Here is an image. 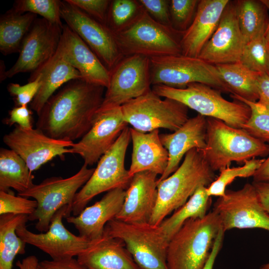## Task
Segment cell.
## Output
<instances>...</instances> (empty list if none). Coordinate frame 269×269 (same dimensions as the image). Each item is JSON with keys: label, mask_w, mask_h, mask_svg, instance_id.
<instances>
[{"label": "cell", "mask_w": 269, "mask_h": 269, "mask_svg": "<svg viewBox=\"0 0 269 269\" xmlns=\"http://www.w3.org/2000/svg\"><path fill=\"white\" fill-rule=\"evenodd\" d=\"M105 88L81 79L68 82L44 105L36 128L48 136L74 141L91 128L104 97Z\"/></svg>", "instance_id": "obj_1"}, {"label": "cell", "mask_w": 269, "mask_h": 269, "mask_svg": "<svg viewBox=\"0 0 269 269\" xmlns=\"http://www.w3.org/2000/svg\"><path fill=\"white\" fill-rule=\"evenodd\" d=\"M216 178L202 150L189 151L176 171L157 181V201L149 223L159 226L169 214L184 205L199 187H208Z\"/></svg>", "instance_id": "obj_2"}, {"label": "cell", "mask_w": 269, "mask_h": 269, "mask_svg": "<svg viewBox=\"0 0 269 269\" xmlns=\"http://www.w3.org/2000/svg\"><path fill=\"white\" fill-rule=\"evenodd\" d=\"M221 229L213 210L203 218L187 220L168 243V269H202Z\"/></svg>", "instance_id": "obj_3"}, {"label": "cell", "mask_w": 269, "mask_h": 269, "mask_svg": "<svg viewBox=\"0 0 269 269\" xmlns=\"http://www.w3.org/2000/svg\"><path fill=\"white\" fill-rule=\"evenodd\" d=\"M113 34L123 56L141 55L150 58L182 54L183 33L157 22L143 7L130 23Z\"/></svg>", "instance_id": "obj_4"}, {"label": "cell", "mask_w": 269, "mask_h": 269, "mask_svg": "<svg viewBox=\"0 0 269 269\" xmlns=\"http://www.w3.org/2000/svg\"><path fill=\"white\" fill-rule=\"evenodd\" d=\"M214 171H221L233 161L243 162L268 155L269 144L252 136L243 129L207 118L206 144L202 150Z\"/></svg>", "instance_id": "obj_5"}, {"label": "cell", "mask_w": 269, "mask_h": 269, "mask_svg": "<svg viewBox=\"0 0 269 269\" xmlns=\"http://www.w3.org/2000/svg\"><path fill=\"white\" fill-rule=\"evenodd\" d=\"M151 90L160 97L178 101L198 114L220 120L234 128L242 129L251 116L248 105L235 100L228 101L221 91L204 84L193 83L182 89L155 85Z\"/></svg>", "instance_id": "obj_6"}, {"label": "cell", "mask_w": 269, "mask_h": 269, "mask_svg": "<svg viewBox=\"0 0 269 269\" xmlns=\"http://www.w3.org/2000/svg\"><path fill=\"white\" fill-rule=\"evenodd\" d=\"M104 234L121 240L140 269H168L169 241L159 226L128 223L114 218L107 223Z\"/></svg>", "instance_id": "obj_7"}, {"label": "cell", "mask_w": 269, "mask_h": 269, "mask_svg": "<svg viewBox=\"0 0 269 269\" xmlns=\"http://www.w3.org/2000/svg\"><path fill=\"white\" fill-rule=\"evenodd\" d=\"M131 140L130 128H125L111 147L100 158L91 177L76 193L72 203L77 216L92 198L116 188L126 190L132 177L125 166L127 148Z\"/></svg>", "instance_id": "obj_8"}, {"label": "cell", "mask_w": 269, "mask_h": 269, "mask_svg": "<svg viewBox=\"0 0 269 269\" xmlns=\"http://www.w3.org/2000/svg\"><path fill=\"white\" fill-rule=\"evenodd\" d=\"M151 85L182 89L193 83L207 85L221 92L230 93L215 65L199 57L181 54L149 58Z\"/></svg>", "instance_id": "obj_9"}, {"label": "cell", "mask_w": 269, "mask_h": 269, "mask_svg": "<svg viewBox=\"0 0 269 269\" xmlns=\"http://www.w3.org/2000/svg\"><path fill=\"white\" fill-rule=\"evenodd\" d=\"M94 168L83 164L74 175L63 178L53 176L34 184L28 190L18 195L32 198L38 204L34 212L28 216V220L37 221L36 229L42 233L47 232L54 214L62 207H72L74 198L78 190L91 177Z\"/></svg>", "instance_id": "obj_10"}, {"label": "cell", "mask_w": 269, "mask_h": 269, "mask_svg": "<svg viewBox=\"0 0 269 269\" xmlns=\"http://www.w3.org/2000/svg\"><path fill=\"white\" fill-rule=\"evenodd\" d=\"M188 109L176 100L162 99L152 90L121 106L125 121L142 133L160 128L176 131L188 120Z\"/></svg>", "instance_id": "obj_11"}, {"label": "cell", "mask_w": 269, "mask_h": 269, "mask_svg": "<svg viewBox=\"0 0 269 269\" xmlns=\"http://www.w3.org/2000/svg\"><path fill=\"white\" fill-rule=\"evenodd\" d=\"M110 71L109 84L98 111L121 107L151 90L147 57L123 56Z\"/></svg>", "instance_id": "obj_12"}, {"label": "cell", "mask_w": 269, "mask_h": 269, "mask_svg": "<svg viewBox=\"0 0 269 269\" xmlns=\"http://www.w3.org/2000/svg\"><path fill=\"white\" fill-rule=\"evenodd\" d=\"M222 229L259 228L269 231V214L261 205L253 184L237 190H226L214 204Z\"/></svg>", "instance_id": "obj_13"}, {"label": "cell", "mask_w": 269, "mask_h": 269, "mask_svg": "<svg viewBox=\"0 0 269 269\" xmlns=\"http://www.w3.org/2000/svg\"><path fill=\"white\" fill-rule=\"evenodd\" d=\"M72 207L65 206L59 209L51 220L45 233L36 234L29 231L25 223L20 225L16 233L26 244L32 245L48 254L54 260L78 257L97 241H90L76 236L64 226L62 219L70 216Z\"/></svg>", "instance_id": "obj_14"}, {"label": "cell", "mask_w": 269, "mask_h": 269, "mask_svg": "<svg viewBox=\"0 0 269 269\" xmlns=\"http://www.w3.org/2000/svg\"><path fill=\"white\" fill-rule=\"evenodd\" d=\"M60 13L66 24L86 43L109 71L123 57L113 33L106 25L66 0L61 1Z\"/></svg>", "instance_id": "obj_15"}, {"label": "cell", "mask_w": 269, "mask_h": 269, "mask_svg": "<svg viewBox=\"0 0 269 269\" xmlns=\"http://www.w3.org/2000/svg\"><path fill=\"white\" fill-rule=\"evenodd\" d=\"M62 27L43 18H37L24 38L15 64L3 75L2 80L24 72L35 71L56 53Z\"/></svg>", "instance_id": "obj_16"}, {"label": "cell", "mask_w": 269, "mask_h": 269, "mask_svg": "<svg viewBox=\"0 0 269 269\" xmlns=\"http://www.w3.org/2000/svg\"><path fill=\"white\" fill-rule=\"evenodd\" d=\"M3 141L22 158L31 172L56 156L62 159L65 154L71 153L74 143L51 138L37 128L18 126L3 136Z\"/></svg>", "instance_id": "obj_17"}, {"label": "cell", "mask_w": 269, "mask_h": 269, "mask_svg": "<svg viewBox=\"0 0 269 269\" xmlns=\"http://www.w3.org/2000/svg\"><path fill=\"white\" fill-rule=\"evenodd\" d=\"M128 125L121 107L98 111L91 128L70 148L71 153L79 155L88 166L93 165L114 144Z\"/></svg>", "instance_id": "obj_18"}, {"label": "cell", "mask_w": 269, "mask_h": 269, "mask_svg": "<svg viewBox=\"0 0 269 269\" xmlns=\"http://www.w3.org/2000/svg\"><path fill=\"white\" fill-rule=\"evenodd\" d=\"M246 43L238 22L233 1L230 0L216 30L198 57L213 65L238 62Z\"/></svg>", "instance_id": "obj_19"}, {"label": "cell", "mask_w": 269, "mask_h": 269, "mask_svg": "<svg viewBox=\"0 0 269 269\" xmlns=\"http://www.w3.org/2000/svg\"><path fill=\"white\" fill-rule=\"evenodd\" d=\"M62 28L57 51L79 72L81 80L107 88L110 71L86 43L66 24H63Z\"/></svg>", "instance_id": "obj_20"}, {"label": "cell", "mask_w": 269, "mask_h": 269, "mask_svg": "<svg viewBox=\"0 0 269 269\" xmlns=\"http://www.w3.org/2000/svg\"><path fill=\"white\" fill-rule=\"evenodd\" d=\"M157 175L149 171L134 174L116 219L128 223H149L157 201Z\"/></svg>", "instance_id": "obj_21"}, {"label": "cell", "mask_w": 269, "mask_h": 269, "mask_svg": "<svg viewBox=\"0 0 269 269\" xmlns=\"http://www.w3.org/2000/svg\"><path fill=\"white\" fill-rule=\"evenodd\" d=\"M126 190L116 188L107 193L93 205L85 207L77 216L66 218L67 222L74 226L79 236L90 241H96L104 236L105 227L115 218L121 211Z\"/></svg>", "instance_id": "obj_22"}, {"label": "cell", "mask_w": 269, "mask_h": 269, "mask_svg": "<svg viewBox=\"0 0 269 269\" xmlns=\"http://www.w3.org/2000/svg\"><path fill=\"white\" fill-rule=\"evenodd\" d=\"M207 118L198 114L171 134H160L161 142L168 152V162L164 173L157 179L163 180L179 167L185 154L193 148L204 149L206 144Z\"/></svg>", "instance_id": "obj_23"}, {"label": "cell", "mask_w": 269, "mask_h": 269, "mask_svg": "<svg viewBox=\"0 0 269 269\" xmlns=\"http://www.w3.org/2000/svg\"><path fill=\"white\" fill-rule=\"evenodd\" d=\"M229 0H200L194 19L183 33L182 54L198 57L216 30Z\"/></svg>", "instance_id": "obj_24"}, {"label": "cell", "mask_w": 269, "mask_h": 269, "mask_svg": "<svg viewBox=\"0 0 269 269\" xmlns=\"http://www.w3.org/2000/svg\"><path fill=\"white\" fill-rule=\"evenodd\" d=\"M133 144L130 175L149 171L162 175L168 162V152L163 145L159 130L142 133L130 128Z\"/></svg>", "instance_id": "obj_25"}, {"label": "cell", "mask_w": 269, "mask_h": 269, "mask_svg": "<svg viewBox=\"0 0 269 269\" xmlns=\"http://www.w3.org/2000/svg\"><path fill=\"white\" fill-rule=\"evenodd\" d=\"M77 260L87 269H140L121 240L104 234Z\"/></svg>", "instance_id": "obj_26"}, {"label": "cell", "mask_w": 269, "mask_h": 269, "mask_svg": "<svg viewBox=\"0 0 269 269\" xmlns=\"http://www.w3.org/2000/svg\"><path fill=\"white\" fill-rule=\"evenodd\" d=\"M37 76L40 77L41 85L30 107L37 115L59 87L72 80L81 79L79 72L65 60L57 50L52 58L31 73L28 82Z\"/></svg>", "instance_id": "obj_27"}, {"label": "cell", "mask_w": 269, "mask_h": 269, "mask_svg": "<svg viewBox=\"0 0 269 269\" xmlns=\"http://www.w3.org/2000/svg\"><path fill=\"white\" fill-rule=\"evenodd\" d=\"M34 176L22 158L10 149H0V191L21 193L30 188Z\"/></svg>", "instance_id": "obj_28"}, {"label": "cell", "mask_w": 269, "mask_h": 269, "mask_svg": "<svg viewBox=\"0 0 269 269\" xmlns=\"http://www.w3.org/2000/svg\"><path fill=\"white\" fill-rule=\"evenodd\" d=\"M37 15L10 9L0 17V51L4 55L19 52L22 42Z\"/></svg>", "instance_id": "obj_29"}, {"label": "cell", "mask_w": 269, "mask_h": 269, "mask_svg": "<svg viewBox=\"0 0 269 269\" xmlns=\"http://www.w3.org/2000/svg\"><path fill=\"white\" fill-rule=\"evenodd\" d=\"M232 1L240 30L246 42L265 36L269 12L262 0Z\"/></svg>", "instance_id": "obj_30"}, {"label": "cell", "mask_w": 269, "mask_h": 269, "mask_svg": "<svg viewBox=\"0 0 269 269\" xmlns=\"http://www.w3.org/2000/svg\"><path fill=\"white\" fill-rule=\"evenodd\" d=\"M231 94L256 102L259 99L257 81L260 73L238 62L215 65Z\"/></svg>", "instance_id": "obj_31"}, {"label": "cell", "mask_w": 269, "mask_h": 269, "mask_svg": "<svg viewBox=\"0 0 269 269\" xmlns=\"http://www.w3.org/2000/svg\"><path fill=\"white\" fill-rule=\"evenodd\" d=\"M28 220L26 215H0V269H12L15 256L25 253L26 243L18 236L16 230Z\"/></svg>", "instance_id": "obj_32"}, {"label": "cell", "mask_w": 269, "mask_h": 269, "mask_svg": "<svg viewBox=\"0 0 269 269\" xmlns=\"http://www.w3.org/2000/svg\"><path fill=\"white\" fill-rule=\"evenodd\" d=\"M206 187H199L184 205L159 225L169 242L187 220L203 218L208 213L212 199L207 193Z\"/></svg>", "instance_id": "obj_33"}, {"label": "cell", "mask_w": 269, "mask_h": 269, "mask_svg": "<svg viewBox=\"0 0 269 269\" xmlns=\"http://www.w3.org/2000/svg\"><path fill=\"white\" fill-rule=\"evenodd\" d=\"M265 158H252L245 161L242 166L230 167L221 170L219 175L206 187L208 196L222 197L225 195L227 186L237 177L253 176Z\"/></svg>", "instance_id": "obj_34"}, {"label": "cell", "mask_w": 269, "mask_h": 269, "mask_svg": "<svg viewBox=\"0 0 269 269\" xmlns=\"http://www.w3.org/2000/svg\"><path fill=\"white\" fill-rule=\"evenodd\" d=\"M239 62L253 71L269 75V44L265 36L246 44Z\"/></svg>", "instance_id": "obj_35"}, {"label": "cell", "mask_w": 269, "mask_h": 269, "mask_svg": "<svg viewBox=\"0 0 269 269\" xmlns=\"http://www.w3.org/2000/svg\"><path fill=\"white\" fill-rule=\"evenodd\" d=\"M61 2L59 0H17L10 10L18 14L30 12L39 15L49 22L62 27Z\"/></svg>", "instance_id": "obj_36"}, {"label": "cell", "mask_w": 269, "mask_h": 269, "mask_svg": "<svg viewBox=\"0 0 269 269\" xmlns=\"http://www.w3.org/2000/svg\"><path fill=\"white\" fill-rule=\"evenodd\" d=\"M231 97L251 109L250 117L242 129L256 138L269 142V111L257 102L249 101L234 94H231Z\"/></svg>", "instance_id": "obj_37"}, {"label": "cell", "mask_w": 269, "mask_h": 269, "mask_svg": "<svg viewBox=\"0 0 269 269\" xmlns=\"http://www.w3.org/2000/svg\"><path fill=\"white\" fill-rule=\"evenodd\" d=\"M142 7L138 0H111L106 26L113 33L120 30L136 17Z\"/></svg>", "instance_id": "obj_38"}, {"label": "cell", "mask_w": 269, "mask_h": 269, "mask_svg": "<svg viewBox=\"0 0 269 269\" xmlns=\"http://www.w3.org/2000/svg\"><path fill=\"white\" fill-rule=\"evenodd\" d=\"M199 2L198 0H170L169 12L172 27L183 33L191 24Z\"/></svg>", "instance_id": "obj_39"}, {"label": "cell", "mask_w": 269, "mask_h": 269, "mask_svg": "<svg viewBox=\"0 0 269 269\" xmlns=\"http://www.w3.org/2000/svg\"><path fill=\"white\" fill-rule=\"evenodd\" d=\"M37 206L35 200L28 199L19 195L15 196L11 191L7 192L0 191V215L11 213L29 216L34 212Z\"/></svg>", "instance_id": "obj_40"}, {"label": "cell", "mask_w": 269, "mask_h": 269, "mask_svg": "<svg viewBox=\"0 0 269 269\" xmlns=\"http://www.w3.org/2000/svg\"><path fill=\"white\" fill-rule=\"evenodd\" d=\"M40 85V77L37 76L23 85L10 83L8 85L7 89L9 94L14 98L17 106H27L35 98Z\"/></svg>", "instance_id": "obj_41"}, {"label": "cell", "mask_w": 269, "mask_h": 269, "mask_svg": "<svg viewBox=\"0 0 269 269\" xmlns=\"http://www.w3.org/2000/svg\"><path fill=\"white\" fill-rule=\"evenodd\" d=\"M101 23L106 25L111 0H66Z\"/></svg>", "instance_id": "obj_42"}, {"label": "cell", "mask_w": 269, "mask_h": 269, "mask_svg": "<svg viewBox=\"0 0 269 269\" xmlns=\"http://www.w3.org/2000/svg\"><path fill=\"white\" fill-rule=\"evenodd\" d=\"M138 1L154 19L163 25L172 27L169 12V0H139Z\"/></svg>", "instance_id": "obj_43"}, {"label": "cell", "mask_w": 269, "mask_h": 269, "mask_svg": "<svg viewBox=\"0 0 269 269\" xmlns=\"http://www.w3.org/2000/svg\"><path fill=\"white\" fill-rule=\"evenodd\" d=\"M32 113L27 105L16 106L9 111V117L5 119V123L9 126L17 124L23 129L33 128Z\"/></svg>", "instance_id": "obj_44"}, {"label": "cell", "mask_w": 269, "mask_h": 269, "mask_svg": "<svg viewBox=\"0 0 269 269\" xmlns=\"http://www.w3.org/2000/svg\"><path fill=\"white\" fill-rule=\"evenodd\" d=\"M37 269H87L77 260L73 258L39 262Z\"/></svg>", "instance_id": "obj_45"}, {"label": "cell", "mask_w": 269, "mask_h": 269, "mask_svg": "<svg viewBox=\"0 0 269 269\" xmlns=\"http://www.w3.org/2000/svg\"><path fill=\"white\" fill-rule=\"evenodd\" d=\"M257 102L269 111V75L260 74L257 81Z\"/></svg>", "instance_id": "obj_46"}, {"label": "cell", "mask_w": 269, "mask_h": 269, "mask_svg": "<svg viewBox=\"0 0 269 269\" xmlns=\"http://www.w3.org/2000/svg\"><path fill=\"white\" fill-rule=\"evenodd\" d=\"M252 184L261 205L269 214V182H253Z\"/></svg>", "instance_id": "obj_47"}, {"label": "cell", "mask_w": 269, "mask_h": 269, "mask_svg": "<svg viewBox=\"0 0 269 269\" xmlns=\"http://www.w3.org/2000/svg\"><path fill=\"white\" fill-rule=\"evenodd\" d=\"M225 233L222 229L220 230L215 240L209 259L202 269H213L215 260L222 248Z\"/></svg>", "instance_id": "obj_48"}, {"label": "cell", "mask_w": 269, "mask_h": 269, "mask_svg": "<svg viewBox=\"0 0 269 269\" xmlns=\"http://www.w3.org/2000/svg\"><path fill=\"white\" fill-rule=\"evenodd\" d=\"M253 177V182H269V153Z\"/></svg>", "instance_id": "obj_49"}, {"label": "cell", "mask_w": 269, "mask_h": 269, "mask_svg": "<svg viewBox=\"0 0 269 269\" xmlns=\"http://www.w3.org/2000/svg\"><path fill=\"white\" fill-rule=\"evenodd\" d=\"M38 263L36 257L31 255L23 259L21 261H18L16 265L19 269H37Z\"/></svg>", "instance_id": "obj_50"}, {"label": "cell", "mask_w": 269, "mask_h": 269, "mask_svg": "<svg viewBox=\"0 0 269 269\" xmlns=\"http://www.w3.org/2000/svg\"><path fill=\"white\" fill-rule=\"evenodd\" d=\"M262 1L267 7L269 10V0H262ZM265 37L268 43L269 44V20L268 26L266 30V32L265 34Z\"/></svg>", "instance_id": "obj_51"}, {"label": "cell", "mask_w": 269, "mask_h": 269, "mask_svg": "<svg viewBox=\"0 0 269 269\" xmlns=\"http://www.w3.org/2000/svg\"><path fill=\"white\" fill-rule=\"evenodd\" d=\"M260 269H269V263L265 264L261 266Z\"/></svg>", "instance_id": "obj_52"}]
</instances>
